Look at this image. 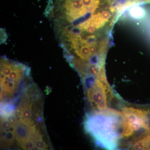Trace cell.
<instances>
[{"mask_svg": "<svg viewBox=\"0 0 150 150\" xmlns=\"http://www.w3.org/2000/svg\"><path fill=\"white\" fill-rule=\"evenodd\" d=\"M119 0H48L51 21L64 57L81 77L105 71Z\"/></svg>", "mask_w": 150, "mask_h": 150, "instance_id": "6da1fadb", "label": "cell"}, {"mask_svg": "<svg viewBox=\"0 0 150 150\" xmlns=\"http://www.w3.org/2000/svg\"><path fill=\"white\" fill-rule=\"evenodd\" d=\"M126 125L122 112L113 109L96 111L86 115L85 129L100 147L108 150L118 148Z\"/></svg>", "mask_w": 150, "mask_h": 150, "instance_id": "7a4b0ae2", "label": "cell"}, {"mask_svg": "<svg viewBox=\"0 0 150 150\" xmlns=\"http://www.w3.org/2000/svg\"><path fill=\"white\" fill-rule=\"evenodd\" d=\"M122 113L126 118V125L122 134L123 137H129L135 132L142 129L150 131L148 112L133 107H124Z\"/></svg>", "mask_w": 150, "mask_h": 150, "instance_id": "3957f363", "label": "cell"}, {"mask_svg": "<svg viewBox=\"0 0 150 150\" xmlns=\"http://www.w3.org/2000/svg\"><path fill=\"white\" fill-rule=\"evenodd\" d=\"M86 91L88 99L96 111L107 109V94L109 93L112 94L108 83L97 80L96 83Z\"/></svg>", "mask_w": 150, "mask_h": 150, "instance_id": "277c9868", "label": "cell"}, {"mask_svg": "<svg viewBox=\"0 0 150 150\" xmlns=\"http://www.w3.org/2000/svg\"><path fill=\"white\" fill-rule=\"evenodd\" d=\"M15 128L16 138L19 144L26 140L31 139L32 129L26 123L18 121L15 126Z\"/></svg>", "mask_w": 150, "mask_h": 150, "instance_id": "5b68a950", "label": "cell"}, {"mask_svg": "<svg viewBox=\"0 0 150 150\" xmlns=\"http://www.w3.org/2000/svg\"><path fill=\"white\" fill-rule=\"evenodd\" d=\"M131 147L134 150L150 149V131H145L132 142Z\"/></svg>", "mask_w": 150, "mask_h": 150, "instance_id": "8992f818", "label": "cell"}, {"mask_svg": "<svg viewBox=\"0 0 150 150\" xmlns=\"http://www.w3.org/2000/svg\"><path fill=\"white\" fill-rule=\"evenodd\" d=\"M16 106L12 103L3 102L1 103V114L2 118H7L15 114Z\"/></svg>", "mask_w": 150, "mask_h": 150, "instance_id": "52a82bcc", "label": "cell"}, {"mask_svg": "<svg viewBox=\"0 0 150 150\" xmlns=\"http://www.w3.org/2000/svg\"><path fill=\"white\" fill-rule=\"evenodd\" d=\"M123 10L131 6L150 4V0H120Z\"/></svg>", "mask_w": 150, "mask_h": 150, "instance_id": "ba28073f", "label": "cell"}, {"mask_svg": "<svg viewBox=\"0 0 150 150\" xmlns=\"http://www.w3.org/2000/svg\"><path fill=\"white\" fill-rule=\"evenodd\" d=\"M15 138V132L9 131L6 133L5 136L4 138L1 139V140H2V144H4V146H8L12 144Z\"/></svg>", "mask_w": 150, "mask_h": 150, "instance_id": "9c48e42d", "label": "cell"}, {"mask_svg": "<svg viewBox=\"0 0 150 150\" xmlns=\"http://www.w3.org/2000/svg\"><path fill=\"white\" fill-rule=\"evenodd\" d=\"M34 142V145L37 147L39 150H47L48 149V145L46 144V143L43 141L42 138H38V139H32Z\"/></svg>", "mask_w": 150, "mask_h": 150, "instance_id": "30bf717a", "label": "cell"}, {"mask_svg": "<svg viewBox=\"0 0 150 150\" xmlns=\"http://www.w3.org/2000/svg\"><path fill=\"white\" fill-rule=\"evenodd\" d=\"M20 145L24 150H32L33 148L35 146L34 142L31 139L22 142Z\"/></svg>", "mask_w": 150, "mask_h": 150, "instance_id": "8fae6325", "label": "cell"}, {"mask_svg": "<svg viewBox=\"0 0 150 150\" xmlns=\"http://www.w3.org/2000/svg\"><path fill=\"white\" fill-rule=\"evenodd\" d=\"M1 131L9 129L12 126L10 122L6 118H1Z\"/></svg>", "mask_w": 150, "mask_h": 150, "instance_id": "7c38bea8", "label": "cell"}, {"mask_svg": "<svg viewBox=\"0 0 150 150\" xmlns=\"http://www.w3.org/2000/svg\"><path fill=\"white\" fill-rule=\"evenodd\" d=\"M15 114L11 115L10 116H8L7 118H6L10 122L11 124L12 125V126H15L16 125V123H17L18 121V119L16 118V116Z\"/></svg>", "mask_w": 150, "mask_h": 150, "instance_id": "4fadbf2b", "label": "cell"}]
</instances>
